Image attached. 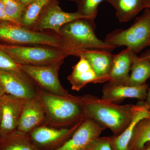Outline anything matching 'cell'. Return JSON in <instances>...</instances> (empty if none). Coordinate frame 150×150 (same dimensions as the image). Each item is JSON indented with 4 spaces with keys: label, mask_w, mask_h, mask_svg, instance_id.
<instances>
[{
    "label": "cell",
    "mask_w": 150,
    "mask_h": 150,
    "mask_svg": "<svg viewBox=\"0 0 150 150\" xmlns=\"http://www.w3.org/2000/svg\"><path fill=\"white\" fill-rule=\"evenodd\" d=\"M139 105V108L128 127L118 136L110 137L112 150H129V144L136 125L142 119L150 118V113L147 109L140 103Z\"/></svg>",
    "instance_id": "obj_18"
},
{
    "label": "cell",
    "mask_w": 150,
    "mask_h": 150,
    "mask_svg": "<svg viewBox=\"0 0 150 150\" xmlns=\"http://www.w3.org/2000/svg\"><path fill=\"white\" fill-rule=\"evenodd\" d=\"M115 8L116 17L121 23L131 20L145 9L144 0H105Z\"/></svg>",
    "instance_id": "obj_19"
},
{
    "label": "cell",
    "mask_w": 150,
    "mask_h": 150,
    "mask_svg": "<svg viewBox=\"0 0 150 150\" xmlns=\"http://www.w3.org/2000/svg\"><path fill=\"white\" fill-rule=\"evenodd\" d=\"M106 128L91 118L83 119L72 137L55 150H88L91 142L100 137Z\"/></svg>",
    "instance_id": "obj_11"
},
{
    "label": "cell",
    "mask_w": 150,
    "mask_h": 150,
    "mask_svg": "<svg viewBox=\"0 0 150 150\" xmlns=\"http://www.w3.org/2000/svg\"><path fill=\"white\" fill-rule=\"evenodd\" d=\"M2 119V113L1 111V108H0V126H1V122Z\"/></svg>",
    "instance_id": "obj_35"
},
{
    "label": "cell",
    "mask_w": 150,
    "mask_h": 150,
    "mask_svg": "<svg viewBox=\"0 0 150 150\" xmlns=\"http://www.w3.org/2000/svg\"><path fill=\"white\" fill-rule=\"evenodd\" d=\"M83 120L74 126L65 128L43 125L33 130L27 135L39 149L56 150L72 137Z\"/></svg>",
    "instance_id": "obj_8"
},
{
    "label": "cell",
    "mask_w": 150,
    "mask_h": 150,
    "mask_svg": "<svg viewBox=\"0 0 150 150\" xmlns=\"http://www.w3.org/2000/svg\"><path fill=\"white\" fill-rule=\"evenodd\" d=\"M134 53L126 48L119 54L113 55L108 82L113 84L126 85L131 71Z\"/></svg>",
    "instance_id": "obj_15"
},
{
    "label": "cell",
    "mask_w": 150,
    "mask_h": 150,
    "mask_svg": "<svg viewBox=\"0 0 150 150\" xmlns=\"http://www.w3.org/2000/svg\"><path fill=\"white\" fill-rule=\"evenodd\" d=\"M6 13L14 23L21 25V21L26 7L19 0H1Z\"/></svg>",
    "instance_id": "obj_24"
},
{
    "label": "cell",
    "mask_w": 150,
    "mask_h": 150,
    "mask_svg": "<svg viewBox=\"0 0 150 150\" xmlns=\"http://www.w3.org/2000/svg\"><path fill=\"white\" fill-rule=\"evenodd\" d=\"M5 21L12 22L6 14L4 5L0 0V22Z\"/></svg>",
    "instance_id": "obj_28"
},
{
    "label": "cell",
    "mask_w": 150,
    "mask_h": 150,
    "mask_svg": "<svg viewBox=\"0 0 150 150\" xmlns=\"http://www.w3.org/2000/svg\"><path fill=\"white\" fill-rule=\"evenodd\" d=\"M79 98L85 118H91L108 128L115 136L128 127L139 106V104L119 105L90 94Z\"/></svg>",
    "instance_id": "obj_1"
},
{
    "label": "cell",
    "mask_w": 150,
    "mask_h": 150,
    "mask_svg": "<svg viewBox=\"0 0 150 150\" xmlns=\"http://www.w3.org/2000/svg\"></svg>",
    "instance_id": "obj_37"
},
{
    "label": "cell",
    "mask_w": 150,
    "mask_h": 150,
    "mask_svg": "<svg viewBox=\"0 0 150 150\" xmlns=\"http://www.w3.org/2000/svg\"><path fill=\"white\" fill-rule=\"evenodd\" d=\"M142 150H150V142L147 143L145 145L144 148Z\"/></svg>",
    "instance_id": "obj_34"
},
{
    "label": "cell",
    "mask_w": 150,
    "mask_h": 150,
    "mask_svg": "<svg viewBox=\"0 0 150 150\" xmlns=\"http://www.w3.org/2000/svg\"><path fill=\"white\" fill-rule=\"evenodd\" d=\"M79 62L72 67V71L67 77L73 90L79 91L88 83H101L89 63L83 57L79 56Z\"/></svg>",
    "instance_id": "obj_16"
},
{
    "label": "cell",
    "mask_w": 150,
    "mask_h": 150,
    "mask_svg": "<svg viewBox=\"0 0 150 150\" xmlns=\"http://www.w3.org/2000/svg\"><path fill=\"white\" fill-rule=\"evenodd\" d=\"M147 84L137 86L113 84L108 83L103 87L101 99L108 102H119L126 98H133L144 101L147 94Z\"/></svg>",
    "instance_id": "obj_14"
},
{
    "label": "cell",
    "mask_w": 150,
    "mask_h": 150,
    "mask_svg": "<svg viewBox=\"0 0 150 150\" xmlns=\"http://www.w3.org/2000/svg\"><path fill=\"white\" fill-rule=\"evenodd\" d=\"M0 41L9 45L48 46L64 49L58 34L35 31L11 22H0Z\"/></svg>",
    "instance_id": "obj_6"
},
{
    "label": "cell",
    "mask_w": 150,
    "mask_h": 150,
    "mask_svg": "<svg viewBox=\"0 0 150 150\" xmlns=\"http://www.w3.org/2000/svg\"><path fill=\"white\" fill-rule=\"evenodd\" d=\"M82 18H88L77 11L74 13L64 11L59 6L58 0H53L41 14L32 30L37 31L49 30H53L58 35L63 25L75 20Z\"/></svg>",
    "instance_id": "obj_10"
},
{
    "label": "cell",
    "mask_w": 150,
    "mask_h": 150,
    "mask_svg": "<svg viewBox=\"0 0 150 150\" xmlns=\"http://www.w3.org/2000/svg\"><path fill=\"white\" fill-rule=\"evenodd\" d=\"M84 57L96 73L101 83L108 81L113 55L109 51L84 50L80 51L78 57Z\"/></svg>",
    "instance_id": "obj_17"
},
{
    "label": "cell",
    "mask_w": 150,
    "mask_h": 150,
    "mask_svg": "<svg viewBox=\"0 0 150 150\" xmlns=\"http://www.w3.org/2000/svg\"><path fill=\"white\" fill-rule=\"evenodd\" d=\"M46 115L45 110L38 97L27 100L23 107L16 131L27 134L44 124Z\"/></svg>",
    "instance_id": "obj_13"
},
{
    "label": "cell",
    "mask_w": 150,
    "mask_h": 150,
    "mask_svg": "<svg viewBox=\"0 0 150 150\" xmlns=\"http://www.w3.org/2000/svg\"><path fill=\"white\" fill-rule=\"evenodd\" d=\"M150 142V118L139 121L135 126L129 150H142Z\"/></svg>",
    "instance_id": "obj_22"
},
{
    "label": "cell",
    "mask_w": 150,
    "mask_h": 150,
    "mask_svg": "<svg viewBox=\"0 0 150 150\" xmlns=\"http://www.w3.org/2000/svg\"><path fill=\"white\" fill-rule=\"evenodd\" d=\"M0 150H41L33 143L27 134L16 131L0 137Z\"/></svg>",
    "instance_id": "obj_21"
},
{
    "label": "cell",
    "mask_w": 150,
    "mask_h": 150,
    "mask_svg": "<svg viewBox=\"0 0 150 150\" xmlns=\"http://www.w3.org/2000/svg\"><path fill=\"white\" fill-rule=\"evenodd\" d=\"M26 101V100L6 93L0 99V108L2 113L0 137L16 131Z\"/></svg>",
    "instance_id": "obj_12"
},
{
    "label": "cell",
    "mask_w": 150,
    "mask_h": 150,
    "mask_svg": "<svg viewBox=\"0 0 150 150\" xmlns=\"http://www.w3.org/2000/svg\"><path fill=\"white\" fill-rule=\"evenodd\" d=\"M38 98L45 110L46 118L43 125L69 127L85 118L79 96L70 94L66 96L56 95L38 87Z\"/></svg>",
    "instance_id": "obj_2"
},
{
    "label": "cell",
    "mask_w": 150,
    "mask_h": 150,
    "mask_svg": "<svg viewBox=\"0 0 150 150\" xmlns=\"http://www.w3.org/2000/svg\"><path fill=\"white\" fill-rule=\"evenodd\" d=\"M68 1H71L75 2L77 3L79 0H68Z\"/></svg>",
    "instance_id": "obj_36"
},
{
    "label": "cell",
    "mask_w": 150,
    "mask_h": 150,
    "mask_svg": "<svg viewBox=\"0 0 150 150\" xmlns=\"http://www.w3.org/2000/svg\"></svg>",
    "instance_id": "obj_38"
},
{
    "label": "cell",
    "mask_w": 150,
    "mask_h": 150,
    "mask_svg": "<svg viewBox=\"0 0 150 150\" xmlns=\"http://www.w3.org/2000/svg\"><path fill=\"white\" fill-rule=\"evenodd\" d=\"M140 57L143 58V59L147 60L148 61H150V50H149L145 52L144 54H142Z\"/></svg>",
    "instance_id": "obj_30"
},
{
    "label": "cell",
    "mask_w": 150,
    "mask_h": 150,
    "mask_svg": "<svg viewBox=\"0 0 150 150\" xmlns=\"http://www.w3.org/2000/svg\"><path fill=\"white\" fill-rule=\"evenodd\" d=\"M0 70L6 71H19V65L16 64L11 58L0 49Z\"/></svg>",
    "instance_id": "obj_27"
},
{
    "label": "cell",
    "mask_w": 150,
    "mask_h": 150,
    "mask_svg": "<svg viewBox=\"0 0 150 150\" xmlns=\"http://www.w3.org/2000/svg\"><path fill=\"white\" fill-rule=\"evenodd\" d=\"M150 9L146 8L126 29H116L108 34L104 41L115 46H125L137 54L150 46Z\"/></svg>",
    "instance_id": "obj_5"
},
{
    "label": "cell",
    "mask_w": 150,
    "mask_h": 150,
    "mask_svg": "<svg viewBox=\"0 0 150 150\" xmlns=\"http://www.w3.org/2000/svg\"><path fill=\"white\" fill-rule=\"evenodd\" d=\"M25 7H27L34 0H19Z\"/></svg>",
    "instance_id": "obj_31"
},
{
    "label": "cell",
    "mask_w": 150,
    "mask_h": 150,
    "mask_svg": "<svg viewBox=\"0 0 150 150\" xmlns=\"http://www.w3.org/2000/svg\"><path fill=\"white\" fill-rule=\"evenodd\" d=\"M103 0H79L77 12L81 15L94 20L99 4Z\"/></svg>",
    "instance_id": "obj_25"
},
{
    "label": "cell",
    "mask_w": 150,
    "mask_h": 150,
    "mask_svg": "<svg viewBox=\"0 0 150 150\" xmlns=\"http://www.w3.org/2000/svg\"><path fill=\"white\" fill-rule=\"evenodd\" d=\"M53 0H34L26 7L22 17L21 25L32 30L41 14Z\"/></svg>",
    "instance_id": "obj_23"
},
{
    "label": "cell",
    "mask_w": 150,
    "mask_h": 150,
    "mask_svg": "<svg viewBox=\"0 0 150 150\" xmlns=\"http://www.w3.org/2000/svg\"><path fill=\"white\" fill-rule=\"evenodd\" d=\"M94 20L89 18L75 20L63 25L58 35L64 50L70 56L78 57L80 51L97 50L111 51L116 48L100 40L95 34Z\"/></svg>",
    "instance_id": "obj_3"
},
{
    "label": "cell",
    "mask_w": 150,
    "mask_h": 150,
    "mask_svg": "<svg viewBox=\"0 0 150 150\" xmlns=\"http://www.w3.org/2000/svg\"><path fill=\"white\" fill-rule=\"evenodd\" d=\"M0 83L8 94L26 100L38 97V87L21 69L0 70Z\"/></svg>",
    "instance_id": "obj_9"
},
{
    "label": "cell",
    "mask_w": 150,
    "mask_h": 150,
    "mask_svg": "<svg viewBox=\"0 0 150 150\" xmlns=\"http://www.w3.org/2000/svg\"><path fill=\"white\" fill-rule=\"evenodd\" d=\"M88 150H112L110 144V137H98L93 140Z\"/></svg>",
    "instance_id": "obj_26"
},
{
    "label": "cell",
    "mask_w": 150,
    "mask_h": 150,
    "mask_svg": "<svg viewBox=\"0 0 150 150\" xmlns=\"http://www.w3.org/2000/svg\"><path fill=\"white\" fill-rule=\"evenodd\" d=\"M140 103L144 105L148 111L150 112V88H149L148 89L146 100L144 101H141Z\"/></svg>",
    "instance_id": "obj_29"
},
{
    "label": "cell",
    "mask_w": 150,
    "mask_h": 150,
    "mask_svg": "<svg viewBox=\"0 0 150 150\" xmlns=\"http://www.w3.org/2000/svg\"><path fill=\"white\" fill-rule=\"evenodd\" d=\"M131 71L127 85L137 86L146 84V82L150 78V61L134 53Z\"/></svg>",
    "instance_id": "obj_20"
},
{
    "label": "cell",
    "mask_w": 150,
    "mask_h": 150,
    "mask_svg": "<svg viewBox=\"0 0 150 150\" xmlns=\"http://www.w3.org/2000/svg\"><path fill=\"white\" fill-rule=\"evenodd\" d=\"M145 9H150V0H144Z\"/></svg>",
    "instance_id": "obj_33"
},
{
    "label": "cell",
    "mask_w": 150,
    "mask_h": 150,
    "mask_svg": "<svg viewBox=\"0 0 150 150\" xmlns=\"http://www.w3.org/2000/svg\"><path fill=\"white\" fill-rule=\"evenodd\" d=\"M64 61L43 66H22L19 68L39 88L56 95L66 96L69 95L67 89L61 84L59 71Z\"/></svg>",
    "instance_id": "obj_7"
},
{
    "label": "cell",
    "mask_w": 150,
    "mask_h": 150,
    "mask_svg": "<svg viewBox=\"0 0 150 150\" xmlns=\"http://www.w3.org/2000/svg\"><path fill=\"white\" fill-rule=\"evenodd\" d=\"M6 94V93L3 87L1 84L0 83V99Z\"/></svg>",
    "instance_id": "obj_32"
},
{
    "label": "cell",
    "mask_w": 150,
    "mask_h": 150,
    "mask_svg": "<svg viewBox=\"0 0 150 150\" xmlns=\"http://www.w3.org/2000/svg\"><path fill=\"white\" fill-rule=\"evenodd\" d=\"M0 49L18 65L43 66L62 61L70 56L62 48L43 46H18L0 43Z\"/></svg>",
    "instance_id": "obj_4"
}]
</instances>
